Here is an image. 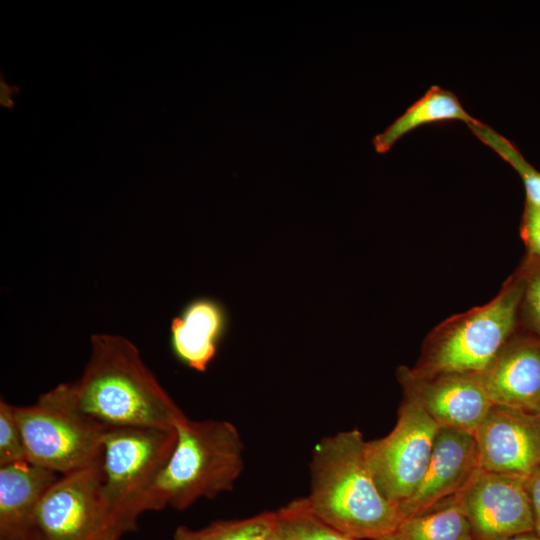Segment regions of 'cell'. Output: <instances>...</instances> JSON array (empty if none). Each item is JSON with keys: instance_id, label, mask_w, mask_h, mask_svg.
Returning <instances> with one entry per match:
<instances>
[{"instance_id": "6da1fadb", "label": "cell", "mask_w": 540, "mask_h": 540, "mask_svg": "<svg viewBox=\"0 0 540 540\" xmlns=\"http://www.w3.org/2000/svg\"><path fill=\"white\" fill-rule=\"evenodd\" d=\"M82 375L44 393L47 400L106 431L174 427L185 414L161 386L133 342L93 334Z\"/></svg>"}, {"instance_id": "7a4b0ae2", "label": "cell", "mask_w": 540, "mask_h": 540, "mask_svg": "<svg viewBox=\"0 0 540 540\" xmlns=\"http://www.w3.org/2000/svg\"><path fill=\"white\" fill-rule=\"evenodd\" d=\"M365 446L357 428L322 438L313 450L305 500L316 516L340 532L357 540H381L401 515L379 491Z\"/></svg>"}, {"instance_id": "3957f363", "label": "cell", "mask_w": 540, "mask_h": 540, "mask_svg": "<svg viewBox=\"0 0 540 540\" xmlns=\"http://www.w3.org/2000/svg\"><path fill=\"white\" fill-rule=\"evenodd\" d=\"M174 450L136 506V516L171 507L183 510L200 499L230 491L240 477L244 445L238 429L226 420H192L175 424Z\"/></svg>"}, {"instance_id": "277c9868", "label": "cell", "mask_w": 540, "mask_h": 540, "mask_svg": "<svg viewBox=\"0 0 540 540\" xmlns=\"http://www.w3.org/2000/svg\"><path fill=\"white\" fill-rule=\"evenodd\" d=\"M524 290L522 271L483 306L456 315L426 339L415 373H482L515 335Z\"/></svg>"}, {"instance_id": "5b68a950", "label": "cell", "mask_w": 540, "mask_h": 540, "mask_svg": "<svg viewBox=\"0 0 540 540\" xmlns=\"http://www.w3.org/2000/svg\"><path fill=\"white\" fill-rule=\"evenodd\" d=\"M174 427H126L102 434V490L124 532L135 527L136 506L170 458Z\"/></svg>"}, {"instance_id": "8992f818", "label": "cell", "mask_w": 540, "mask_h": 540, "mask_svg": "<svg viewBox=\"0 0 540 540\" xmlns=\"http://www.w3.org/2000/svg\"><path fill=\"white\" fill-rule=\"evenodd\" d=\"M100 465L60 476L41 497L28 537L119 540L125 532L105 499Z\"/></svg>"}, {"instance_id": "52a82bcc", "label": "cell", "mask_w": 540, "mask_h": 540, "mask_svg": "<svg viewBox=\"0 0 540 540\" xmlns=\"http://www.w3.org/2000/svg\"><path fill=\"white\" fill-rule=\"evenodd\" d=\"M14 406V405H13ZM27 460L60 476L101 464L104 430L42 395L14 406Z\"/></svg>"}, {"instance_id": "ba28073f", "label": "cell", "mask_w": 540, "mask_h": 540, "mask_svg": "<svg viewBox=\"0 0 540 540\" xmlns=\"http://www.w3.org/2000/svg\"><path fill=\"white\" fill-rule=\"evenodd\" d=\"M439 425L404 397L394 428L366 441L365 457L381 494L397 507L419 486L429 464Z\"/></svg>"}, {"instance_id": "9c48e42d", "label": "cell", "mask_w": 540, "mask_h": 540, "mask_svg": "<svg viewBox=\"0 0 540 540\" xmlns=\"http://www.w3.org/2000/svg\"><path fill=\"white\" fill-rule=\"evenodd\" d=\"M455 495L474 540H508L533 531L527 478L478 468Z\"/></svg>"}, {"instance_id": "30bf717a", "label": "cell", "mask_w": 540, "mask_h": 540, "mask_svg": "<svg viewBox=\"0 0 540 540\" xmlns=\"http://www.w3.org/2000/svg\"><path fill=\"white\" fill-rule=\"evenodd\" d=\"M397 378L404 397L418 404L439 426L474 433L492 406L477 374L423 375L401 366Z\"/></svg>"}, {"instance_id": "8fae6325", "label": "cell", "mask_w": 540, "mask_h": 540, "mask_svg": "<svg viewBox=\"0 0 540 540\" xmlns=\"http://www.w3.org/2000/svg\"><path fill=\"white\" fill-rule=\"evenodd\" d=\"M474 436L483 470L527 478L540 466V414L492 404Z\"/></svg>"}, {"instance_id": "7c38bea8", "label": "cell", "mask_w": 540, "mask_h": 540, "mask_svg": "<svg viewBox=\"0 0 540 540\" xmlns=\"http://www.w3.org/2000/svg\"><path fill=\"white\" fill-rule=\"evenodd\" d=\"M479 468L474 433L439 426L425 474L414 493L398 506L401 519L457 494Z\"/></svg>"}, {"instance_id": "4fadbf2b", "label": "cell", "mask_w": 540, "mask_h": 540, "mask_svg": "<svg viewBox=\"0 0 540 540\" xmlns=\"http://www.w3.org/2000/svg\"><path fill=\"white\" fill-rule=\"evenodd\" d=\"M492 404L540 414V338L514 335L477 374Z\"/></svg>"}, {"instance_id": "5bb4252c", "label": "cell", "mask_w": 540, "mask_h": 540, "mask_svg": "<svg viewBox=\"0 0 540 540\" xmlns=\"http://www.w3.org/2000/svg\"><path fill=\"white\" fill-rule=\"evenodd\" d=\"M230 327L226 306L214 297L190 300L170 324V345L188 368L205 372Z\"/></svg>"}, {"instance_id": "9a60e30c", "label": "cell", "mask_w": 540, "mask_h": 540, "mask_svg": "<svg viewBox=\"0 0 540 540\" xmlns=\"http://www.w3.org/2000/svg\"><path fill=\"white\" fill-rule=\"evenodd\" d=\"M60 476L30 461L0 466V538L26 540L36 507Z\"/></svg>"}, {"instance_id": "2e32d148", "label": "cell", "mask_w": 540, "mask_h": 540, "mask_svg": "<svg viewBox=\"0 0 540 540\" xmlns=\"http://www.w3.org/2000/svg\"><path fill=\"white\" fill-rule=\"evenodd\" d=\"M450 120L463 121L467 125L479 121L464 109L453 92L433 85L383 132L377 134L372 143L377 153L385 154L410 131L427 124Z\"/></svg>"}, {"instance_id": "e0dca14e", "label": "cell", "mask_w": 540, "mask_h": 540, "mask_svg": "<svg viewBox=\"0 0 540 540\" xmlns=\"http://www.w3.org/2000/svg\"><path fill=\"white\" fill-rule=\"evenodd\" d=\"M381 540H474L456 497L450 496L418 514L402 518Z\"/></svg>"}, {"instance_id": "ac0fdd59", "label": "cell", "mask_w": 540, "mask_h": 540, "mask_svg": "<svg viewBox=\"0 0 540 540\" xmlns=\"http://www.w3.org/2000/svg\"><path fill=\"white\" fill-rule=\"evenodd\" d=\"M274 512V528L285 540H357L316 516L305 497L295 499Z\"/></svg>"}, {"instance_id": "d6986e66", "label": "cell", "mask_w": 540, "mask_h": 540, "mask_svg": "<svg viewBox=\"0 0 540 540\" xmlns=\"http://www.w3.org/2000/svg\"><path fill=\"white\" fill-rule=\"evenodd\" d=\"M275 525V512H262L254 516L219 520L201 529L179 526L173 540H261Z\"/></svg>"}, {"instance_id": "ffe728a7", "label": "cell", "mask_w": 540, "mask_h": 540, "mask_svg": "<svg viewBox=\"0 0 540 540\" xmlns=\"http://www.w3.org/2000/svg\"><path fill=\"white\" fill-rule=\"evenodd\" d=\"M468 127L481 142L495 151L518 172L525 187L526 202L540 207V172L525 160L511 141L490 126L478 121L468 125Z\"/></svg>"}, {"instance_id": "44dd1931", "label": "cell", "mask_w": 540, "mask_h": 540, "mask_svg": "<svg viewBox=\"0 0 540 540\" xmlns=\"http://www.w3.org/2000/svg\"><path fill=\"white\" fill-rule=\"evenodd\" d=\"M22 433L14 413V406L0 401V466L26 461Z\"/></svg>"}, {"instance_id": "7402d4cb", "label": "cell", "mask_w": 540, "mask_h": 540, "mask_svg": "<svg viewBox=\"0 0 540 540\" xmlns=\"http://www.w3.org/2000/svg\"><path fill=\"white\" fill-rule=\"evenodd\" d=\"M520 270L524 277L520 310L530 334L540 338V261L528 258Z\"/></svg>"}, {"instance_id": "603a6c76", "label": "cell", "mask_w": 540, "mask_h": 540, "mask_svg": "<svg viewBox=\"0 0 540 540\" xmlns=\"http://www.w3.org/2000/svg\"><path fill=\"white\" fill-rule=\"evenodd\" d=\"M521 236L528 249L529 258L540 261V207L525 203Z\"/></svg>"}, {"instance_id": "cb8c5ba5", "label": "cell", "mask_w": 540, "mask_h": 540, "mask_svg": "<svg viewBox=\"0 0 540 540\" xmlns=\"http://www.w3.org/2000/svg\"><path fill=\"white\" fill-rule=\"evenodd\" d=\"M527 489L533 515V532L540 537V466L527 477Z\"/></svg>"}, {"instance_id": "d4e9b609", "label": "cell", "mask_w": 540, "mask_h": 540, "mask_svg": "<svg viewBox=\"0 0 540 540\" xmlns=\"http://www.w3.org/2000/svg\"><path fill=\"white\" fill-rule=\"evenodd\" d=\"M12 86L7 85V83L3 82V79L1 78V104L6 107H13V103L8 97L9 94L12 93Z\"/></svg>"}, {"instance_id": "484cf974", "label": "cell", "mask_w": 540, "mask_h": 540, "mask_svg": "<svg viewBox=\"0 0 540 540\" xmlns=\"http://www.w3.org/2000/svg\"><path fill=\"white\" fill-rule=\"evenodd\" d=\"M508 540H540V537L532 531L513 536Z\"/></svg>"}, {"instance_id": "4316f807", "label": "cell", "mask_w": 540, "mask_h": 540, "mask_svg": "<svg viewBox=\"0 0 540 540\" xmlns=\"http://www.w3.org/2000/svg\"><path fill=\"white\" fill-rule=\"evenodd\" d=\"M275 526V525H274ZM261 540H285L279 533L273 528L267 535H265Z\"/></svg>"}, {"instance_id": "83f0119b", "label": "cell", "mask_w": 540, "mask_h": 540, "mask_svg": "<svg viewBox=\"0 0 540 540\" xmlns=\"http://www.w3.org/2000/svg\"><path fill=\"white\" fill-rule=\"evenodd\" d=\"M26 540H34V539H33V538H31V537H28V538H27Z\"/></svg>"}]
</instances>
